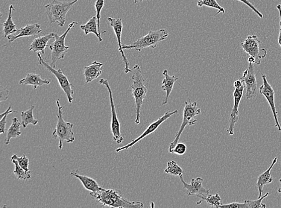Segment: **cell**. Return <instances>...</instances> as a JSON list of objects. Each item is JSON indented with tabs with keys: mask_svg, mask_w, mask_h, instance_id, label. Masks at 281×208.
I'll use <instances>...</instances> for the list:
<instances>
[{
	"mask_svg": "<svg viewBox=\"0 0 281 208\" xmlns=\"http://www.w3.org/2000/svg\"><path fill=\"white\" fill-rule=\"evenodd\" d=\"M90 196L102 205L111 208H142V202L127 200L118 190L99 189L95 192H91Z\"/></svg>",
	"mask_w": 281,
	"mask_h": 208,
	"instance_id": "obj_1",
	"label": "cell"
},
{
	"mask_svg": "<svg viewBox=\"0 0 281 208\" xmlns=\"http://www.w3.org/2000/svg\"><path fill=\"white\" fill-rule=\"evenodd\" d=\"M133 84L131 86V93L135 101L136 113L135 122L136 124H139L140 111H141L143 101L147 94L148 89L145 84L146 79L143 78L141 69L138 64H136L133 67Z\"/></svg>",
	"mask_w": 281,
	"mask_h": 208,
	"instance_id": "obj_2",
	"label": "cell"
},
{
	"mask_svg": "<svg viewBox=\"0 0 281 208\" xmlns=\"http://www.w3.org/2000/svg\"><path fill=\"white\" fill-rule=\"evenodd\" d=\"M57 106L58 107V113L57 114L58 121L52 136L55 139L59 140V149L63 147V142L73 143L75 140L74 133L73 128L74 125L71 122H66L64 119L63 107L61 106L60 100H57Z\"/></svg>",
	"mask_w": 281,
	"mask_h": 208,
	"instance_id": "obj_3",
	"label": "cell"
},
{
	"mask_svg": "<svg viewBox=\"0 0 281 208\" xmlns=\"http://www.w3.org/2000/svg\"><path fill=\"white\" fill-rule=\"evenodd\" d=\"M78 1L79 0H74L73 1L67 2L54 0L51 3L46 5L45 7L50 24L57 23L61 27H63L66 21L67 13Z\"/></svg>",
	"mask_w": 281,
	"mask_h": 208,
	"instance_id": "obj_4",
	"label": "cell"
},
{
	"mask_svg": "<svg viewBox=\"0 0 281 208\" xmlns=\"http://www.w3.org/2000/svg\"><path fill=\"white\" fill-rule=\"evenodd\" d=\"M169 36L168 32L166 29H161L158 31H150L146 36L137 39L136 42L129 45H122V50L135 49L141 52L143 49L148 48L155 49L159 43L165 40Z\"/></svg>",
	"mask_w": 281,
	"mask_h": 208,
	"instance_id": "obj_5",
	"label": "cell"
},
{
	"mask_svg": "<svg viewBox=\"0 0 281 208\" xmlns=\"http://www.w3.org/2000/svg\"><path fill=\"white\" fill-rule=\"evenodd\" d=\"M187 95L188 97L189 102H185V107H184L183 112V120L182 124H181L180 130L178 131L177 135H176L174 141L171 143L169 146V152L175 148L180 139L181 134L183 133L184 130L187 125H195L197 122L198 119L197 116L201 112V109L198 107L197 103L196 102H192L189 98L188 92H187Z\"/></svg>",
	"mask_w": 281,
	"mask_h": 208,
	"instance_id": "obj_6",
	"label": "cell"
},
{
	"mask_svg": "<svg viewBox=\"0 0 281 208\" xmlns=\"http://www.w3.org/2000/svg\"><path fill=\"white\" fill-rule=\"evenodd\" d=\"M78 24V22L73 21L70 23L68 28L64 33L59 36L55 33V41L49 46L50 49L51 50L52 62L51 65L56 68V63L58 61L64 59L66 54L69 52V47L66 46L65 44L66 38L69 32L75 27V25Z\"/></svg>",
	"mask_w": 281,
	"mask_h": 208,
	"instance_id": "obj_7",
	"label": "cell"
},
{
	"mask_svg": "<svg viewBox=\"0 0 281 208\" xmlns=\"http://www.w3.org/2000/svg\"><path fill=\"white\" fill-rule=\"evenodd\" d=\"M37 57L40 65L45 67V69L52 73V74L56 77L61 89H62L64 93H65L69 102L70 104H72L73 102V95H74V91H73L72 89L73 85L70 83L68 78L64 74L62 70L60 69L58 70L55 69L53 67L47 63L42 58V54L39 52V53L37 54Z\"/></svg>",
	"mask_w": 281,
	"mask_h": 208,
	"instance_id": "obj_8",
	"label": "cell"
},
{
	"mask_svg": "<svg viewBox=\"0 0 281 208\" xmlns=\"http://www.w3.org/2000/svg\"><path fill=\"white\" fill-rule=\"evenodd\" d=\"M260 40L256 35L248 36L241 43V47L244 51L255 60V64L260 65L263 58L267 55V51L265 48H260Z\"/></svg>",
	"mask_w": 281,
	"mask_h": 208,
	"instance_id": "obj_9",
	"label": "cell"
},
{
	"mask_svg": "<svg viewBox=\"0 0 281 208\" xmlns=\"http://www.w3.org/2000/svg\"><path fill=\"white\" fill-rule=\"evenodd\" d=\"M99 84L103 85L107 89L109 92L111 110H112V123H111V131L113 134V139L118 144H121L124 140L121 133V124L118 116H117L115 103H114L112 90L110 89L109 81L102 78L99 81Z\"/></svg>",
	"mask_w": 281,
	"mask_h": 208,
	"instance_id": "obj_10",
	"label": "cell"
},
{
	"mask_svg": "<svg viewBox=\"0 0 281 208\" xmlns=\"http://www.w3.org/2000/svg\"><path fill=\"white\" fill-rule=\"evenodd\" d=\"M253 63H249L248 69L243 73L240 79L244 83L246 89V98L248 100L256 98L257 82Z\"/></svg>",
	"mask_w": 281,
	"mask_h": 208,
	"instance_id": "obj_11",
	"label": "cell"
},
{
	"mask_svg": "<svg viewBox=\"0 0 281 208\" xmlns=\"http://www.w3.org/2000/svg\"><path fill=\"white\" fill-rule=\"evenodd\" d=\"M178 113V110H176L174 111V112H166L165 115H164L162 117H160V118L159 119H158L157 121L152 122V124L149 125L148 128L146 129V130L144 131V132H143L141 134V135H140L138 137H137L136 139H133L132 141L128 143V144H127V145L123 146H122V147L117 148L116 149V152H119L121 151L127 150L128 148L132 147V146L135 145L136 143L139 142L143 138H145V137L149 135V134H151L152 133L155 132V131L157 130V128L162 124V123L166 121V120L169 119V118H171L172 115H175V114H177Z\"/></svg>",
	"mask_w": 281,
	"mask_h": 208,
	"instance_id": "obj_12",
	"label": "cell"
},
{
	"mask_svg": "<svg viewBox=\"0 0 281 208\" xmlns=\"http://www.w3.org/2000/svg\"><path fill=\"white\" fill-rule=\"evenodd\" d=\"M263 79V84L260 88L259 92L262 95L264 96L266 100H267L269 105H270L271 110L273 113L275 118V127H277L278 130L281 131V127L278 121V111L277 110L276 106H275V92L273 87L271 86L267 80V76L265 74L262 75Z\"/></svg>",
	"mask_w": 281,
	"mask_h": 208,
	"instance_id": "obj_13",
	"label": "cell"
},
{
	"mask_svg": "<svg viewBox=\"0 0 281 208\" xmlns=\"http://www.w3.org/2000/svg\"><path fill=\"white\" fill-rule=\"evenodd\" d=\"M245 89V86L244 83L241 87L235 88V92L233 93L234 104L232 112H231L229 125H228L227 130V132L230 136L233 135L235 132V125L239 120V107Z\"/></svg>",
	"mask_w": 281,
	"mask_h": 208,
	"instance_id": "obj_14",
	"label": "cell"
},
{
	"mask_svg": "<svg viewBox=\"0 0 281 208\" xmlns=\"http://www.w3.org/2000/svg\"><path fill=\"white\" fill-rule=\"evenodd\" d=\"M180 179L184 184V188L187 190V195L188 196H197V197L203 199L207 198L210 194V189L207 190L203 186V178L198 177L192 179L189 184L184 180L183 176H181Z\"/></svg>",
	"mask_w": 281,
	"mask_h": 208,
	"instance_id": "obj_15",
	"label": "cell"
},
{
	"mask_svg": "<svg viewBox=\"0 0 281 208\" xmlns=\"http://www.w3.org/2000/svg\"><path fill=\"white\" fill-rule=\"evenodd\" d=\"M109 20L110 25L113 29L114 33H115L116 37L117 40H118V46H119V51L120 53L121 54V56L125 63V69L124 72L126 74H128V73L132 72L133 70L130 68V63L128 61L127 58L126 57L124 51L122 49V44L121 42V37L123 29V23L122 20L119 17H117V18H112V17H109L107 18Z\"/></svg>",
	"mask_w": 281,
	"mask_h": 208,
	"instance_id": "obj_16",
	"label": "cell"
},
{
	"mask_svg": "<svg viewBox=\"0 0 281 208\" xmlns=\"http://www.w3.org/2000/svg\"><path fill=\"white\" fill-rule=\"evenodd\" d=\"M42 32V28H40V25L39 23H32V24H27L25 27L20 28L18 34L9 35L7 36V39L9 40V43H11L19 38L37 36Z\"/></svg>",
	"mask_w": 281,
	"mask_h": 208,
	"instance_id": "obj_17",
	"label": "cell"
},
{
	"mask_svg": "<svg viewBox=\"0 0 281 208\" xmlns=\"http://www.w3.org/2000/svg\"><path fill=\"white\" fill-rule=\"evenodd\" d=\"M103 63L94 61L90 66L85 67L84 75L86 84L92 83L101 75L103 71Z\"/></svg>",
	"mask_w": 281,
	"mask_h": 208,
	"instance_id": "obj_18",
	"label": "cell"
},
{
	"mask_svg": "<svg viewBox=\"0 0 281 208\" xmlns=\"http://www.w3.org/2000/svg\"><path fill=\"white\" fill-rule=\"evenodd\" d=\"M278 157H275L272 162V165L266 170V171L260 175L258 177V180H257V187L259 190V198H260L262 196L263 189L265 186L268 185V184H271L273 182L274 179L272 177L271 174V171L272 168H274L275 164L277 163Z\"/></svg>",
	"mask_w": 281,
	"mask_h": 208,
	"instance_id": "obj_19",
	"label": "cell"
},
{
	"mask_svg": "<svg viewBox=\"0 0 281 208\" xmlns=\"http://www.w3.org/2000/svg\"><path fill=\"white\" fill-rule=\"evenodd\" d=\"M55 33H51L46 35V36H41L35 39L31 43L30 51L34 52H41L42 54H45V49L48 46V43L50 40L55 39Z\"/></svg>",
	"mask_w": 281,
	"mask_h": 208,
	"instance_id": "obj_20",
	"label": "cell"
},
{
	"mask_svg": "<svg viewBox=\"0 0 281 208\" xmlns=\"http://www.w3.org/2000/svg\"><path fill=\"white\" fill-rule=\"evenodd\" d=\"M164 79L163 80V84L162 89L166 92V97L163 100L162 105H166L168 104L170 96L174 89V84L178 80L179 78L176 77V76H170L168 73V70L165 69L163 72Z\"/></svg>",
	"mask_w": 281,
	"mask_h": 208,
	"instance_id": "obj_21",
	"label": "cell"
},
{
	"mask_svg": "<svg viewBox=\"0 0 281 208\" xmlns=\"http://www.w3.org/2000/svg\"><path fill=\"white\" fill-rule=\"evenodd\" d=\"M51 81L44 80L41 78L40 75L35 73H29L25 78L22 79L19 82L20 85H29L34 87V89L36 90L38 87L43 86V85H49Z\"/></svg>",
	"mask_w": 281,
	"mask_h": 208,
	"instance_id": "obj_22",
	"label": "cell"
},
{
	"mask_svg": "<svg viewBox=\"0 0 281 208\" xmlns=\"http://www.w3.org/2000/svg\"><path fill=\"white\" fill-rule=\"evenodd\" d=\"M70 174L80 180L85 188L91 192H96L100 189L98 183L94 179L87 177V176L79 174L78 170L70 173Z\"/></svg>",
	"mask_w": 281,
	"mask_h": 208,
	"instance_id": "obj_23",
	"label": "cell"
},
{
	"mask_svg": "<svg viewBox=\"0 0 281 208\" xmlns=\"http://www.w3.org/2000/svg\"><path fill=\"white\" fill-rule=\"evenodd\" d=\"M16 10L12 4L10 5L9 11H8V16L7 19L4 22L3 32L4 37H7L10 34L18 33L19 30H17L15 23L12 20V11Z\"/></svg>",
	"mask_w": 281,
	"mask_h": 208,
	"instance_id": "obj_24",
	"label": "cell"
},
{
	"mask_svg": "<svg viewBox=\"0 0 281 208\" xmlns=\"http://www.w3.org/2000/svg\"><path fill=\"white\" fill-rule=\"evenodd\" d=\"M20 123L18 119L14 118L13 119L12 124H11L9 128L8 129L6 134V137L4 139V144L8 145L10 144V140L12 138H16V137L21 135V132L20 131Z\"/></svg>",
	"mask_w": 281,
	"mask_h": 208,
	"instance_id": "obj_25",
	"label": "cell"
},
{
	"mask_svg": "<svg viewBox=\"0 0 281 208\" xmlns=\"http://www.w3.org/2000/svg\"><path fill=\"white\" fill-rule=\"evenodd\" d=\"M81 28L84 31L86 36L90 33H94L97 37L99 40V36L98 30L97 19L96 17L93 16L86 24L82 25Z\"/></svg>",
	"mask_w": 281,
	"mask_h": 208,
	"instance_id": "obj_26",
	"label": "cell"
},
{
	"mask_svg": "<svg viewBox=\"0 0 281 208\" xmlns=\"http://www.w3.org/2000/svg\"><path fill=\"white\" fill-rule=\"evenodd\" d=\"M34 106H31L28 110L21 112L22 125L23 128H27L29 124L36 125L39 123V121L34 118Z\"/></svg>",
	"mask_w": 281,
	"mask_h": 208,
	"instance_id": "obj_27",
	"label": "cell"
},
{
	"mask_svg": "<svg viewBox=\"0 0 281 208\" xmlns=\"http://www.w3.org/2000/svg\"><path fill=\"white\" fill-rule=\"evenodd\" d=\"M11 162H12L14 166H15V169H14L13 173L17 180L25 181L30 180L31 178L30 171L27 172L25 169H23L22 167L19 165L17 160H12Z\"/></svg>",
	"mask_w": 281,
	"mask_h": 208,
	"instance_id": "obj_28",
	"label": "cell"
},
{
	"mask_svg": "<svg viewBox=\"0 0 281 208\" xmlns=\"http://www.w3.org/2000/svg\"><path fill=\"white\" fill-rule=\"evenodd\" d=\"M165 172L166 174L176 176V177L179 176L180 177L185 174L184 170L174 160L170 161L168 163V168L165 170Z\"/></svg>",
	"mask_w": 281,
	"mask_h": 208,
	"instance_id": "obj_29",
	"label": "cell"
},
{
	"mask_svg": "<svg viewBox=\"0 0 281 208\" xmlns=\"http://www.w3.org/2000/svg\"><path fill=\"white\" fill-rule=\"evenodd\" d=\"M197 5L200 7L205 5V6L214 8L218 10V12L215 14L214 16L220 13H225V12L224 8L218 4L216 0H198Z\"/></svg>",
	"mask_w": 281,
	"mask_h": 208,
	"instance_id": "obj_30",
	"label": "cell"
},
{
	"mask_svg": "<svg viewBox=\"0 0 281 208\" xmlns=\"http://www.w3.org/2000/svg\"><path fill=\"white\" fill-rule=\"evenodd\" d=\"M203 201H206L209 206L216 208H219L220 205H222L221 198L220 196H219L218 193L215 195L209 194L207 198L201 199L200 201L197 202V204L200 205Z\"/></svg>",
	"mask_w": 281,
	"mask_h": 208,
	"instance_id": "obj_31",
	"label": "cell"
},
{
	"mask_svg": "<svg viewBox=\"0 0 281 208\" xmlns=\"http://www.w3.org/2000/svg\"><path fill=\"white\" fill-rule=\"evenodd\" d=\"M105 0H96L95 2V8L96 11V17L97 19L98 30L100 39L99 42H101L103 41V39L101 36V29H100V18H101V11L104 7Z\"/></svg>",
	"mask_w": 281,
	"mask_h": 208,
	"instance_id": "obj_32",
	"label": "cell"
},
{
	"mask_svg": "<svg viewBox=\"0 0 281 208\" xmlns=\"http://www.w3.org/2000/svg\"><path fill=\"white\" fill-rule=\"evenodd\" d=\"M269 195V193H267L265 196H263V197L262 196L261 198L257 199V200L256 201L247 200L245 201V202L246 204H247L248 208H265L266 207V205L265 204H262V201H263V199L267 198Z\"/></svg>",
	"mask_w": 281,
	"mask_h": 208,
	"instance_id": "obj_33",
	"label": "cell"
},
{
	"mask_svg": "<svg viewBox=\"0 0 281 208\" xmlns=\"http://www.w3.org/2000/svg\"><path fill=\"white\" fill-rule=\"evenodd\" d=\"M15 160L17 161L19 165L22 167L23 169H25L26 171H30L28 169L29 166V159L25 155H23L21 157H17V154L13 155V156L11 157V160Z\"/></svg>",
	"mask_w": 281,
	"mask_h": 208,
	"instance_id": "obj_34",
	"label": "cell"
},
{
	"mask_svg": "<svg viewBox=\"0 0 281 208\" xmlns=\"http://www.w3.org/2000/svg\"><path fill=\"white\" fill-rule=\"evenodd\" d=\"M187 151V146L183 143H178L177 145L175 146V148L169 152L172 154H176L177 155H184L186 153Z\"/></svg>",
	"mask_w": 281,
	"mask_h": 208,
	"instance_id": "obj_35",
	"label": "cell"
},
{
	"mask_svg": "<svg viewBox=\"0 0 281 208\" xmlns=\"http://www.w3.org/2000/svg\"><path fill=\"white\" fill-rule=\"evenodd\" d=\"M220 208H248L247 204L245 203H238V202H233L227 205L222 204L219 207Z\"/></svg>",
	"mask_w": 281,
	"mask_h": 208,
	"instance_id": "obj_36",
	"label": "cell"
},
{
	"mask_svg": "<svg viewBox=\"0 0 281 208\" xmlns=\"http://www.w3.org/2000/svg\"><path fill=\"white\" fill-rule=\"evenodd\" d=\"M237 1H241L243 2V3H244L246 5H248V6L251 8V9L253 10L254 12L256 13L257 15H258L260 17V18H263V14L261 12H260V11L258 9H257V8L255 7L251 2L249 1L248 0H237Z\"/></svg>",
	"mask_w": 281,
	"mask_h": 208,
	"instance_id": "obj_37",
	"label": "cell"
},
{
	"mask_svg": "<svg viewBox=\"0 0 281 208\" xmlns=\"http://www.w3.org/2000/svg\"><path fill=\"white\" fill-rule=\"evenodd\" d=\"M0 102L6 101L9 96V91L7 89V88L1 86L0 87Z\"/></svg>",
	"mask_w": 281,
	"mask_h": 208,
	"instance_id": "obj_38",
	"label": "cell"
},
{
	"mask_svg": "<svg viewBox=\"0 0 281 208\" xmlns=\"http://www.w3.org/2000/svg\"><path fill=\"white\" fill-rule=\"evenodd\" d=\"M7 116L8 115L4 116L0 121V134H4L5 132Z\"/></svg>",
	"mask_w": 281,
	"mask_h": 208,
	"instance_id": "obj_39",
	"label": "cell"
},
{
	"mask_svg": "<svg viewBox=\"0 0 281 208\" xmlns=\"http://www.w3.org/2000/svg\"><path fill=\"white\" fill-rule=\"evenodd\" d=\"M277 8V9L278 10V11H279L280 17V33H279V37H278V43H279V45H280L281 48V4H278Z\"/></svg>",
	"mask_w": 281,
	"mask_h": 208,
	"instance_id": "obj_40",
	"label": "cell"
},
{
	"mask_svg": "<svg viewBox=\"0 0 281 208\" xmlns=\"http://www.w3.org/2000/svg\"><path fill=\"white\" fill-rule=\"evenodd\" d=\"M11 106H10L9 107H8V109H7L6 111H5V112L1 113V115H0V118L2 119V118H3L4 116L8 115H9L10 113H13V112L18 113V112H17V111L16 110H11Z\"/></svg>",
	"mask_w": 281,
	"mask_h": 208,
	"instance_id": "obj_41",
	"label": "cell"
},
{
	"mask_svg": "<svg viewBox=\"0 0 281 208\" xmlns=\"http://www.w3.org/2000/svg\"><path fill=\"white\" fill-rule=\"evenodd\" d=\"M243 84H244V83H243L241 80H237L234 83V87H235V88L241 87Z\"/></svg>",
	"mask_w": 281,
	"mask_h": 208,
	"instance_id": "obj_42",
	"label": "cell"
},
{
	"mask_svg": "<svg viewBox=\"0 0 281 208\" xmlns=\"http://www.w3.org/2000/svg\"><path fill=\"white\" fill-rule=\"evenodd\" d=\"M280 182L281 183V187H280L279 189H278V192L279 193H281V178L280 180Z\"/></svg>",
	"mask_w": 281,
	"mask_h": 208,
	"instance_id": "obj_43",
	"label": "cell"
},
{
	"mask_svg": "<svg viewBox=\"0 0 281 208\" xmlns=\"http://www.w3.org/2000/svg\"><path fill=\"white\" fill-rule=\"evenodd\" d=\"M143 0H134V3L136 4L137 2H142Z\"/></svg>",
	"mask_w": 281,
	"mask_h": 208,
	"instance_id": "obj_44",
	"label": "cell"
},
{
	"mask_svg": "<svg viewBox=\"0 0 281 208\" xmlns=\"http://www.w3.org/2000/svg\"><path fill=\"white\" fill-rule=\"evenodd\" d=\"M151 207H152V208H154V205L153 202H152V203H151Z\"/></svg>",
	"mask_w": 281,
	"mask_h": 208,
	"instance_id": "obj_45",
	"label": "cell"
}]
</instances>
